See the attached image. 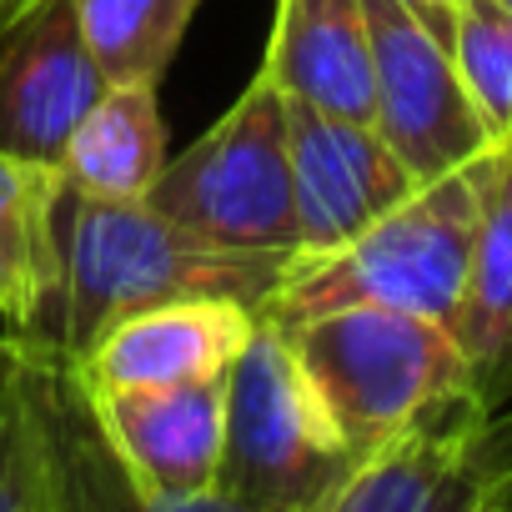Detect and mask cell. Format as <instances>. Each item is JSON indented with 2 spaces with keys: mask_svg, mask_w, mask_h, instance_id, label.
Masks as SVG:
<instances>
[{
  "mask_svg": "<svg viewBox=\"0 0 512 512\" xmlns=\"http://www.w3.org/2000/svg\"><path fill=\"white\" fill-rule=\"evenodd\" d=\"M61 282L31 332V342L81 357L116 317L181 297H231L256 317L272 307L297 267V251H236L216 246L181 221L161 216L151 201H91L61 191Z\"/></svg>",
  "mask_w": 512,
  "mask_h": 512,
  "instance_id": "cell-1",
  "label": "cell"
},
{
  "mask_svg": "<svg viewBox=\"0 0 512 512\" xmlns=\"http://www.w3.org/2000/svg\"><path fill=\"white\" fill-rule=\"evenodd\" d=\"M487 171L492 156L452 176L422 181L407 201L382 211L347 246L327 256H297L292 277L282 282V292L262 317L297 322V317L367 302V307H397L452 327L477 251Z\"/></svg>",
  "mask_w": 512,
  "mask_h": 512,
  "instance_id": "cell-2",
  "label": "cell"
},
{
  "mask_svg": "<svg viewBox=\"0 0 512 512\" xmlns=\"http://www.w3.org/2000/svg\"><path fill=\"white\" fill-rule=\"evenodd\" d=\"M357 462L427 422L477 407L452 327L397 307H332L282 322Z\"/></svg>",
  "mask_w": 512,
  "mask_h": 512,
  "instance_id": "cell-3",
  "label": "cell"
},
{
  "mask_svg": "<svg viewBox=\"0 0 512 512\" xmlns=\"http://www.w3.org/2000/svg\"><path fill=\"white\" fill-rule=\"evenodd\" d=\"M357 467L332 407L282 322L262 317L226 372V447L216 492L256 512H317Z\"/></svg>",
  "mask_w": 512,
  "mask_h": 512,
  "instance_id": "cell-4",
  "label": "cell"
},
{
  "mask_svg": "<svg viewBox=\"0 0 512 512\" xmlns=\"http://www.w3.org/2000/svg\"><path fill=\"white\" fill-rule=\"evenodd\" d=\"M146 201L216 246L297 251L292 116L277 81L256 71L226 116L166 161Z\"/></svg>",
  "mask_w": 512,
  "mask_h": 512,
  "instance_id": "cell-5",
  "label": "cell"
},
{
  "mask_svg": "<svg viewBox=\"0 0 512 512\" xmlns=\"http://www.w3.org/2000/svg\"><path fill=\"white\" fill-rule=\"evenodd\" d=\"M362 6L372 31V126L392 156L417 181H437L497 156L447 41H437L397 0H362Z\"/></svg>",
  "mask_w": 512,
  "mask_h": 512,
  "instance_id": "cell-6",
  "label": "cell"
},
{
  "mask_svg": "<svg viewBox=\"0 0 512 512\" xmlns=\"http://www.w3.org/2000/svg\"><path fill=\"white\" fill-rule=\"evenodd\" d=\"M317 512H512V407H462L367 452Z\"/></svg>",
  "mask_w": 512,
  "mask_h": 512,
  "instance_id": "cell-7",
  "label": "cell"
},
{
  "mask_svg": "<svg viewBox=\"0 0 512 512\" xmlns=\"http://www.w3.org/2000/svg\"><path fill=\"white\" fill-rule=\"evenodd\" d=\"M287 116H292L297 256H327L347 246L382 211H392L422 186L392 156V146L372 121L332 116L307 101H287Z\"/></svg>",
  "mask_w": 512,
  "mask_h": 512,
  "instance_id": "cell-8",
  "label": "cell"
},
{
  "mask_svg": "<svg viewBox=\"0 0 512 512\" xmlns=\"http://www.w3.org/2000/svg\"><path fill=\"white\" fill-rule=\"evenodd\" d=\"M106 91L71 0H46L0 36V146L61 166L71 131Z\"/></svg>",
  "mask_w": 512,
  "mask_h": 512,
  "instance_id": "cell-9",
  "label": "cell"
},
{
  "mask_svg": "<svg viewBox=\"0 0 512 512\" xmlns=\"http://www.w3.org/2000/svg\"><path fill=\"white\" fill-rule=\"evenodd\" d=\"M81 392L146 492L186 497L216 487L226 447V377L176 387H96L81 377Z\"/></svg>",
  "mask_w": 512,
  "mask_h": 512,
  "instance_id": "cell-10",
  "label": "cell"
},
{
  "mask_svg": "<svg viewBox=\"0 0 512 512\" xmlns=\"http://www.w3.org/2000/svg\"><path fill=\"white\" fill-rule=\"evenodd\" d=\"M256 317L231 297H181L116 317L81 357L76 372L96 387H176L216 382L246 352Z\"/></svg>",
  "mask_w": 512,
  "mask_h": 512,
  "instance_id": "cell-11",
  "label": "cell"
},
{
  "mask_svg": "<svg viewBox=\"0 0 512 512\" xmlns=\"http://www.w3.org/2000/svg\"><path fill=\"white\" fill-rule=\"evenodd\" d=\"M31 342V337H26ZM46 372V412H51V447H56V512H256L226 492H146L126 462L116 457L111 437L101 432L71 357L41 347Z\"/></svg>",
  "mask_w": 512,
  "mask_h": 512,
  "instance_id": "cell-12",
  "label": "cell"
},
{
  "mask_svg": "<svg viewBox=\"0 0 512 512\" xmlns=\"http://www.w3.org/2000/svg\"><path fill=\"white\" fill-rule=\"evenodd\" d=\"M262 71L287 101L372 121V31L362 0H277Z\"/></svg>",
  "mask_w": 512,
  "mask_h": 512,
  "instance_id": "cell-13",
  "label": "cell"
},
{
  "mask_svg": "<svg viewBox=\"0 0 512 512\" xmlns=\"http://www.w3.org/2000/svg\"><path fill=\"white\" fill-rule=\"evenodd\" d=\"M467 387L482 412L512 407V151L492 156L472 272L452 317Z\"/></svg>",
  "mask_w": 512,
  "mask_h": 512,
  "instance_id": "cell-14",
  "label": "cell"
},
{
  "mask_svg": "<svg viewBox=\"0 0 512 512\" xmlns=\"http://www.w3.org/2000/svg\"><path fill=\"white\" fill-rule=\"evenodd\" d=\"M61 166L26 161L0 146V317L16 337H31L61 282Z\"/></svg>",
  "mask_w": 512,
  "mask_h": 512,
  "instance_id": "cell-15",
  "label": "cell"
},
{
  "mask_svg": "<svg viewBox=\"0 0 512 512\" xmlns=\"http://www.w3.org/2000/svg\"><path fill=\"white\" fill-rule=\"evenodd\" d=\"M171 161L161 86H106L66 141L61 176L91 201H146Z\"/></svg>",
  "mask_w": 512,
  "mask_h": 512,
  "instance_id": "cell-16",
  "label": "cell"
},
{
  "mask_svg": "<svg viewBox=\"0 0 512 512\" xmlns=\"http://www.w3.org/2000/svg\"><path fill=\"white\" fill-rule=\"evenodd\" d=\"M0 512H56V447L36 342L11 332L0 372Z\"/></svg>",
  "mask_w": 512,
  "mask_h": 512,
  "instance_id": "cell-17",
  "label": "cell"
},
{
  "mask_svg": "<svg viewBox=\"0 0 512 512\" xmlns=\"http://www.w3.org/2000/svg\"><path fill=\"white\" fill-rule=\"evenodd\" d=\"M106 86H161L201 0H71Z\"/></svg>",
  "mask_w": 512,
  "mask_h": 512,
  "instance_id": "cell-18",
  "label": "cell"
},
{
  "mask_svg": "<svg viewBox=\"0 0 512 512\" xmlns=\"http://www.w3.org/2000/svg\"><path fill=\"white\" fill-rule=\"evenodd\" d=\"M447 51L492 146L512 151V6H502V0H462Z\"/></svg>",
  "mask_w": 512,
  "mask_h": 512,
  "instance_id": "cell-19",
  "label": "cell"
},
{
  "mask_svg": "<svg viewBox=\"0 0 512 512\" xmlns=\"http://www.w3.org/2000/svg\"><path fill=\"white\" fill-rule=\"evenodd\" d=\"M402 11H412L437 41H452V21L462 11V0H397Z\"/></svg>",
  "mask_w": 512,
  "mask_h": 512,
  "instance_id": "cell-20",
  "label": "cell"
},
{
  "mask_svg": "<svg viewBox=\"0 0 512 512\" xmlns=\"http://www.w3.org/2000/svg\"><path fill=\"white\" fill-rule=\"evenodd\" d=\"M36 6H46V0H6V11H0V36H6L21 16H31Z\"/></svg>",
  "mask_w": 512,
  "mask_h": 512,
  "instance_id": "cell-21",
  "label": "cell"
},
{
  "mask_svg": "<svg viewBox=\"0 0 512 512\" xmlns=\"http://www.w3.org/2000/svg\"><path fill=\"white\" fill-rule=\"evenodd\" d=\"M6 362H11V337H0V372H6Z\"/></svg>",
  "mask_w": 512,
  "mask_h": 512,
  "instance_id": "cell-22",
  "label": "cell"
},
{
  "mask_svg": "<svg viewBox=\"0 0 512 512\" xmlns=\"http://www.w3.org/2000/svg\"><path fill=\"white\" fill-rule=\"evenodd\" d=\"M0 11H6V0H0Z\"/></svg>",
  "mask_w": 512,
  "mask_h": 512,
  "instance_id": "cell-23",
  "label": "cell"
},
{
  "mask_svg": "<svg viewBox=\"0 0 512 512\" xmlns=\"http://www.w3.org/2000/svg\"><path fill=\"white\" fill-rule=\"evenodd\" d=\"M502 6H512V0H502Z\"/></svg>",
  "mask_w": 512,
  "mask_h": 512,
  "instance_id": "cell-24",
  "label": "cell"
}]
</instances>
